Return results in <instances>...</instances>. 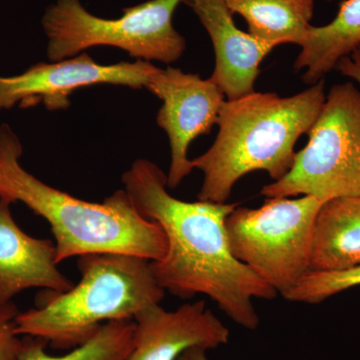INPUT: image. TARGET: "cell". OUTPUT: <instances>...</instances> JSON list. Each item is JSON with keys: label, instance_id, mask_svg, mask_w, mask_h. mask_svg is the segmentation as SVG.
<instances>
[{"label": "cell", "instance_id": "7a4b0ae2", "mask_svg": "<svg viewBox=\"0 0 360 360\" xmlns=\"http://www.w3.org/2000/svg\"><path fill=\"white\" fill-rule=\"evenodd\" d=\"M22 144L9 125L0 127V198L22 202L51 225L56 262L91 253H124L156 262L167 238L160 225L144 217L124 189L103 202L79 200L54 188L20 165Z\"/></svg>", "mask_w": 360, "mask_h": 360}, {"label": "cell", "instance_id": "4fadbf2b", "mask_svg": "<svg viewBox=\"0 0 360 360\" xmlns=\"http://www.w3.org/2000/svg\"><path fill=\"white\" fill-rule=\"evenodd\" d=\"M360 266V195L322 203L314 225L310 271H343Z\"/></svg>", "mask_w": 360, "mask_h": 360}, {"label": "cell", "instance_id": "44dd1931", "mask_svg": "<svg viewBox=\"0 0 360 360\" xmlns=\"http://www.w3.org/2000/svg\"><path fill=\"white\" fill-rule=\"evenodd\" d=\"M328 1H333V0H328Z\"/></svg>", "mask_w": 360, "mask_h": 360}, {"label": "cell", "instance_id": "ac0fdd59", "mask_svg": "<svg viewBox=\"0 0 360 360\" xmlns=\"http://www.w3.org/2000/svg\"><path fill=\"white\" fill-rule=\"evenodd\" d=\"M20 312L13 302L0 309V360H18L22 338L14 331V321Z\"/></svg>", "mask_w": 360, "mask_h": 360}, {"label": "cell", "instance_id": "8992f818", "mask_svg": "<svg viewBox=\"0 0 360 360\" xmlns=\"http://www.w3.org/2000/svg\"><path fill=\"white\" fill-rule=\"evenodd\" d=\"M307 134L288 174L262 187V195H307L321 203L359 196L360 90L352 82L333 85Z\"/></svg>", "mask_w": 360, "mask_h": 360}, {"label": "cell", "instance_id": "6da1fadb", "mask_svg": "<svg viewBox=\"0 0 360 360\" xmlns=\"http://www.w3.org/2000/svg\"><path fill=\"white\" fill-rule=\"evenodd\" d=\"M122 180L136 210L165 232V257L150 265L165 292L181 300L208 296L238 326L255 330L260 321L253 298L274 300L277 292L232 255L225 219L238 203L175 198L167 175L146 158L135 160Z\"/></svg>", "mask_w": 360, "mask_h": 360}, {"label": "cell", "instance_id": "5bb4252c", "mask_svg": "<svg viewBox=\"0 0 360 360\" xmlns=\"http://www.w3.org/2000/svg\"><path fill=\"white\" fill-rule=\"evenodd\" d=\"M360 45V0H343L330 22L310 26L295 70H305L302 80L314 85L335 70L338 61Z\"/></svg>", "mask_w": 360, "mask_h": 360}, {"label": "cell", "instance_id": "7c38bea8", "mask_svg": "<svg viewBox=\"0 0 360 360\" xmlns=\"http://www.w3.org/2000/svg\"><path fill=\"white\" fill-rule=\"evenodd\" d=\"M11 205L0 198V309L25 290L65 292L75 285L58 269L54 241L25 233L13 219Z\"/></svg>", "mask_w": 360, "mask_h": 360}, {"label": "cell", "instance_id": "52a82bcc", "mask_svg": "<svg viewBox=\"0 0 360 360\" xmlns=\"http://www.w3.org/2000/svg\"><path fill=\"white\" fill-rule=\"evenodd\" d=\"M312 196L267 198L258 208L238 207L225 219L232 255L284 296L310 271L315 217Z\"/></svg>", "mask_w": 360, "mask_h": 360}, {"label": "cell", "instance_id": "d6986e66", "mask_svg": "<svg viewBox=\"0 0 360 360\" xmlns=\"http://www.w3.org/2000/svg\"><path fill=\"white\" fill-rule=\"evenodd\" d=\"M335 70L360 84V45L349 56L341 58L336 65Z\"/></svg>", "mask_w": 360, "mask_h": 360}, {"label": "cell", "instance_id": "9c48e42d", "mask_svg": "<svg viewBox=\"0 0 360 360\" xmlns=\"http://www.w3.org/2000/svg\"><path fill=\"white\" fill-rule=\"evenodd\" d=\"M146 89L162 101L156 122L167 132L172 149L168 188H175L193 170L187 153L191 142L210 134L225 99L212 79L168 66L151 75Z\"/></svg>", "mask_w": 360, "mask_h": 360}, {"label": "cell", "instance_id": "5b68a950", "mask_svg": "<svg viewBox=\"0 0 360 360\" xmlns=\"http://www.w3.org/2000/svg\"><path fill=\"white\" fill-rule=\"evenodd\" d=\"M184 0H148L123 9L115 20L90 13L80 0H56L47 7L42 27L51 61L73 58L86 49L111 46L137 60L172 63L186 51V41L172 18Z\"/></svg>", "mask_w": 360, "mask_h": 360}, {"label": "cell", "instance_id": "3957f363", "mask_svg": "<svg viewBox=\"0 0 360 360\" xmlns=\"http://www.w3.org/2000/svg\"><path fill=\"white\" fill-rule=\"evenodd\" d=\"M324 79L292 96L252 92L225 101L219 134L203 155L191 160L205 175L198 200L225 203L239 179L264 170L274 181L295 163V146L309 134L326 101Z\"/></svg>", "mask_w": 360, "mask_h": 360}, {"label": "cell", "instance_id": "8fae6325", "mask_svg": "<svg viewBox=\"0 0 360 360\" xmlns=\"http://www.w3.org/2000/svg\"><path fill=\"white\" fill-rule=\"evenodd\" d=\"M184 4L198 16L212 39L215 65L210 78L227 101L255 92L260 65L274 47L239 30L224 0H184Z\"/></svg>", "mask_w": 360, "mask_h": 360}, {"label": "cell", "instance_id": "e0dca14e", "mask_svg": "<svg viewBox=\"0 0 360 360\" xmlns=\"http://www.w3.org/2000/svg\"><path fill=\"white\" fill-rule=\"evenodd\" d=\"M357 285H360V266L343 271H309L298 285L283 297L292 302L317 304Z\"/></svg>", "mask_w": 360, "mask_h": 360}, {"label": "cell", "instance_id": "2e32d148", "mask_svg": "<svg viewBox=\"0 0 360 360\" xmlns=\"http://www.w3.org/2000/svg\"><path fill=\"white\" fill-rule=\"evenodd\" d=\"M134 330L131 319L106 322L86 342L63 356L46 354V340L22 336L18 360H125L134 347Z\"/></svg>", "mask_w": 360, "mask_h": 360}, {"label": "cell", "instance_id": "ba28073f", "mask_svg": "<svg viewBox=\"0 0 360 360\" xmlns=\"http://www.w3.org/2000/svg\"><path fill=\"white\" fill-rule=\"evenodd\" d=\"M158 68L148 61L103 65L89 54L51 63H39L13 77L0 75V111L44 104L49 111L68 110L70 96L78 89L97 84L146 89Z\"/></svg>", "mask_w": 360, "mask_h": 360}, {"label": "cell", "instance_id": "ffe728a7", "mask_svg": "<svg viewBox=\"0 0 360 360\" xmlns=\"http://www.w3.org/2000/svg\"><path fill=\"white\" fill-rule=\"evenodd\" d=\"M206 352L207 350L205 348H191V349H187L186 352L180 355L179 360H210L206 356Z\"/></svg>", "mask_w": 360, "mask_h": 360}, {"label": "cell", "instance_id": "9a60e30c", "mask_svg": "<svg viewBox=\"0 0 360 360\" xmlns=\"http://www.w3.org/2000/svg\"><path fill=\"white\" fill-rule=\"evenodd\" d=\"M232 14L245 18L248 33L271 45L302 46L314 18V0H224Z\"/></svg>", "mask_w": 360, "mask_h": 360}, {"label": "cell", "instance_id": "277c9868", "mask_svg": "<svg viewBox=\"0 0 360 360\" xmlns=\"http://www.w3.org/2000/svg\"><path fill=\"white\" fill-rule=\"evenodd\" d=\"M151 260L124 253H91L77 258L79 283L65 292L44 290L37 307L15 317L16 335L47 341L54 349H73L103 324L131 319L160 304L165 290Z\"/></svg>", "mask_w": 360, "mask_h": 360}, {"label": "cell", "instance_id": "30bf717a", "mask_svg": "<svg viewBox=\"0 0 360 360\" xmlns=\"http://www.w3.org/2000/svg\"><path fill=\"white\" fill-rule=\"evenodd\" d=\"M134 321V347L125 360H176L191 348L213 349L229 340V328L203 300L186 303L174 311L155 305Z\"/></svg>", "mask_w": 360, "mask_h": 360}]
</instances>
